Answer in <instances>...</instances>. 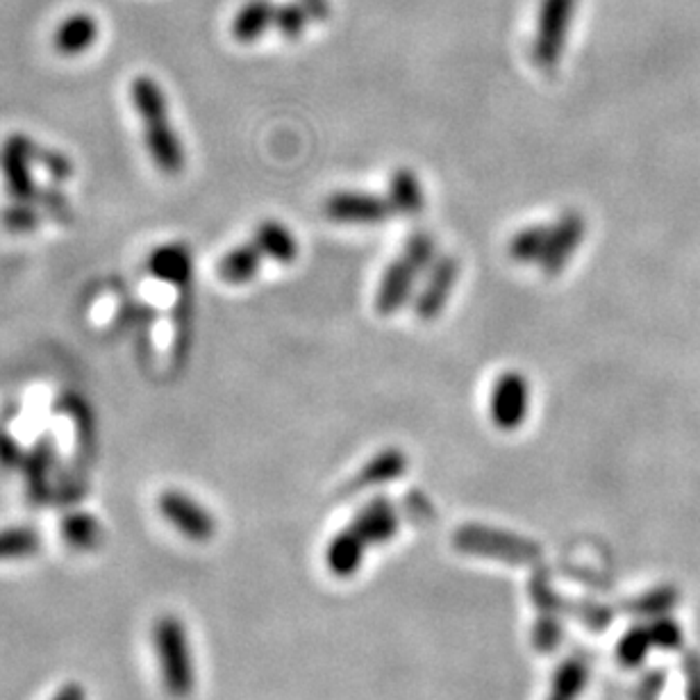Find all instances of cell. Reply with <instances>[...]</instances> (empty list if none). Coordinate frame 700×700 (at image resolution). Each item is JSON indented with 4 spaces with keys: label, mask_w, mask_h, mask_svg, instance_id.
I'll return each instance as SVG.
<instances>
[{
    "label": "cell",
    "mask_w": 700,
    "mask_h": 700,
    "mask_svg": "<svg viewBox=\"0 0 700 700\" xmlns=\"http://www.w3.org/2000/svg\"><path fill=\"white\" fill-rule=\"evenodd\" d=\"M130 98L143 123V137L150 158L166 175H178L185 168L183 141L166 118V96L160 83L150 75H139L130 83Z\"/></svg>",
    "instance_id": "cell-1"
},
{
    "label": "cell",
    "mask_w": 700,
    "mask_h": 700,
    "mask_svg": "<svg viewBox=\"0 0 700 700\" xmlns=\"http://www.w3.org/2000/svg\"><path fill=\"white\" fill-rule=\"evenodd\" d=\"M155 648L162 668V683L171 698H189L196 685L191 643L178 616H162L155 623Z\"/></svg>",
    "instance_id": "cell-2"
},
{
    "label": "cell",
    "mask_w": 700,
    "mask_h": 700,
    "mask_svg": "<svg viewBox=\"0 0 700 700\" xmlns=\"http://www.w3.org/2000/svg\"><path fill=\"white\" fill-rule=\"evenodd\" d=\"M453 546L460 553L508 564H537L543 558V550L537 541L478 523L462 525L460 530H455Z\"/></svg>",
    "instance_id": "cell-3"
},
{
    "label": "cell",
    "mask_w": 700,
    "mask_h": 700,
    "mask_svg": "<svg viewBox=\"0 0 700 700\" xmlns=\"http://www.w3.org/2000/svg\"><path fill=\"white\" fill-rule=\"evenodd\" d=\"M575 8L578 0H541L533 41V62L539 68L553 71L560 64Z\"/></svg>",
    "instance_id": "cell-4"
},
{
    "label": "cell",
    "mask_w": 700,
    "mask_h": 700,
    "mask_svg": "<svg viewBox=\"0 0 700 700\" xmlns=\"http://www.w3.org/2000/svg\"><path fill=\"white\" fill-rule=\"evenodd\" d=\"M530 410V383L518 371L498 375L489 393V416L498 430H518Z\"/></svg>",
    "instance_id": "cell-5"
},
{
    "label": "cell",
    "mask_w": 700,
    "mask_h": 700,
    "mask_svg": "<svg viewBox=\"0 0 700 700\" xmlns=\"http://www.w3.org/2000/svg\"><path fill=\"white\" fill-rule=\"evenodd\" d=\"M323 214L343 225H383L393 210L385 196L343 189L323 200Z\"/></svg>",
    "instance_id": "cell-6"
},
{
    "label": "cell",
    "mask_w": 700,
    "mask_h": 700,
    "mask_svg": "<svg viewBox=\"0 0 700 700\" xmlns=\"http://www.w3.org/2000/svg\"><path fill=\"white\" fill-rule=\"evenodd\" d=\"M585 235H587V221L575 210H566L550 223L548 243L543 250V258L539 260V266L548 278H555V275L564 271V266L573 260L575 250L580 248Z\"/></svg>",
    "instance_id": "cell-7"
},
{
    "label": "cell",
    "mask_w": 700,
    "mask_h": 700,
    "mask_svg": "<svg viewBox=\"0 0 700 700\" xmlns=\"http://www.w3.org/2000/svg\"><path fill=\"white\" fill-rule=\"evenodd\" d=\"M458 278L460 262L453 255H439L437 262L425 271V280L414 296V314L425 323L439 318L458 285Z\"/></svg>",
    "instance_id": "cell-8"
},
{
    "label": "cell",
    "mask_w": 700,
    "mask_h": 700,
    "mask_svg": "<svg viewBox=\"0 0 700 700\" xmlns=\"http://www.w3.org/2000/svg\"><path fill=\"white\" fill-rule=\"evenodd\" d=\"M160 512L191 541H208L216 533L214 516L183 491H164L160 498Z\"/></svg>",
    "instance_id": "cell-9"
},
{
    "label": "cell",
    "mask_w": 700,
    "mask_h": 700,
    "mask_svg": "<svg viewBox=\"0 0 700 700\" xmlns=\"http://www.w3.org/2000/svg\"><path fill=\"white\" fill-rule=\"evenodd\" d=\"M35 153V143L23 135H12L3 146L0 168H3L8 189L14 200H30L35 196V180L30 171Z\"/></svg>",
    "instance_id": "cell-10"
},
{
    "label": "cell",
    "mask_w": 700,
    "mask_h": 700,
    "mask_svg": "<svg viewBox=\"0 0 700 700\" xmlns=\"http://www.w3.org/2000/svg\"><path fill=\"white\" fill-rule=\"evenodd\" d=\"M416 275L418 271L403 258L387 264L378 285V293H375V310L383 316H393L396 312L403 310L414 296Z\"/></svg>",
    "instance_id": "cell-11"
},
{
    "label": "cell",
    "mask_w": 700,
    "mask_h": 700,
    "mask_svg": "<svg viewBox=\"0 0 700 700\" xmlns=\"http://www.w3.org/2000/svg\"><path fill=\"white\" fill-rule=\"evenodd\" d=\"M350 528H353L364 539V543L378 546V543H387L389 539L396 537V533L400 528V518L389 500L378 496V498L368 500V503L355 514L353 523H350Z\"/></svg>",
    "instance_id": "cell-12"
},
{
    "label": "cell",
    "mask_w": 700,
    "mask_h": 700,
    "mask_svg": "<svg viewBox=\"0 0 700 700\" xmlns=\"http://www.w3.org/2000/svg\"><path fill=\"white\" fill-rule=\"evenodd\" d=\"M100 25L96 16L89 12H75L60 21V25L53 33V46L60 55L73 58L87 53V50L98 41Z\"/></svg>",
    "instance_id": "cell-13"
},
{
    "label": "cell",
    "mask_w": 700,
    "mask_h": 700,
    "mask_svg": "<svg viewBox=\"0 0 700 700\" xmlns=\"http://www.w3.org/2000/svg\"><path fill=\"white\" fill-rule=\"evenodd\" d=\"M148 271H150V275H153V278H158L162 283L185 287L191 280L193 260L183 243H166L150 253Z\"/></svg>",
    "instance_id": "cell-14"
},
{
    "label": "cell",
    "mask_w": 700,
    "mask_h": 700,
    "mask_svg": "<svg viewBox=\"0 0 700 700\" xmlns=\"http://www.w3.org/2000/svg\"><path fill=\"white\" fill-rule=\"evenodd\" d=\"M410 466L408 455L400 448H385L380 453H375L355 475V480L350 483V489L360 491L368 487H378L398 480Z\"/></svg>",
    "instance_id": "cell-15"
},
{
    "label": "cell",
    "mask_w": 700,
    "mask_h": 700,
    "mask_svg": "<svg viewBox=\"0 0 700 700\" xmlns=\"http://www.w3.org/2000/svg\"><path fill=\"white\" fill-rule=\"evenodd\" d=\"M253 241L262 250V255L278 262V264H293L298 260V241L293 233L287 228L285 223L266 218L255 228Z\"/></svg>",
    "instance_id": "cell-16"
},
{
    "label": "cell",
    "mask_w": 700,
    "mask_h": 700,
    "mask_svg": "<svg viewBox=\"0 0 700 700\" xmlns=\"http://www.w3.org/2000/svg\"><path fill=\"white\" fill-rule=\"evenodd\" d=\"M364 539L350 525L333 537L328 550H325V562H328L330 573H335L337 578H348V575L358 573L364 558Z\"/></svg>",
    "instance_id": "cell-17"
},
{
    "label": "cell",
    "mask_w": 700,
    "mask_h": 700,
    "mask_svg": "<svg viewBox=\"0 0 700 700\" xmlns=\"http://www.w3.org/2000/svg\"><path fill=\"white\" fill-rule=\"evenodd\" d=\"M387 198L393 214L418 216L425 210V193L412 168H396L389 178Z\"/></svg>",
    "instance_id": "cell-18"
},
{
    "label": "cell",
    "mask_w": 700,
    "mask_h": 700,
    "mask_svg": "<svg viewBox=\"0 0 700 700\" xmlns=\"http://www.w3.org/2000/svg\"><path fill=\"white\" fill-rule=\"evenodd\" d=\"M262 260L264 255L255 241L241 243L218 260V266H216L218 278L228 285H246L250 280H255Z\"/></svg>",
    "instance_id": "cell-19"
},
{
    "label": "cell",
    "mask_w": 700,
    "mask_h": 700,
    "mask_svg": "<svg viewBox=\"0 0 700 700\" xmlns=\"http://www.w3.org/2000/svg\"><path fill=\"white\" fill-rule=\"evenodd\" d=\"M275 5L271 0H248L233 18V37L239 43H255L268 28H273Z\"/></svg>",
    "instance_id": "cell-20"
},
{
    "label": "cell",
    "mask_w": 700,
    "mask_h": 700,
    "mask_svg": "<svg viewBox=\"0 0 700 700\" xmlns=\"http://www.w3.org/2000/svg\"><path fill=\"white\" fill-rule=\"evenodd\" d=\"M589 678L587 660L583 655H573L560 664L555 671L553 691L548 700H578Z\"/></svg>",
    "instance_id": "cell-21"
},
{
    "label": "cell",
    "mask_w": 700,
    "mask_h": 700,
    "mask_svg": "<svg viewBox=\"0 0 700 700\" xmlns=\"http://www.w3.org/2000/svg\"><path fill=\"white\" fill-rule=\"evenodd\" d=\"M548 233L550 225H528V228L518 230L508 243V255L516 264H539L548 243Z\"/></svg>",
    "instance_id": "cell-22"
},
{
    "label": "cell",
    "mask_w": 700,
    "mask_h": 700,
    "mask_svg": "<svg viewBox=\"0 0 700 700\" xmlns=\"http://www.w3.org/2000/svg\"><path fill=\"white\" fill-rule=\"evenodd\" d=\"M678 598H680L678 589L671 585H660L655 589L646 591L643 596L630 600V603H625V610L637 618H658V616H666L675 605H678Z\"/></svg>",
    "instance_id": "cell-23"
},
{
    "label": "cell",
    "mask_w": 700,
    "mask_h": 700,
    "mask_svg": "<svg viewBox=\"0 0 700 700\" xmlns=\"http://www.w3.org/2000/svg\"><path fill=\"white\" fill-rule=\"evenodd\" d=\"M650 648H653V639H650L648 625H635L633 630H628L621 637L616 646L618 664L625 668H637L639 664H643Z\"/></svg>",
    "instance_id": "cell-24"
},
{
    "label": "cell",
    "mask_w": 700,
    "mask_h": 700,
    "mask_svg": "<svg viewBox=\"0 0 700 700\" xmlns=\"http://www.w3.org/2000/svg\"><path fill=\"white\" fill-rule=\"evenodd\" d=\"M400 258L408 260L410 266H414L418 273H425L439 258L435 237L425 230L412 233L403 243V255Z\"/></svg>",
    "instance_id": "cell-25"
},
{
    "label": "cell",
    "mask_w": 700,
    "mask_h": 700,
    "mask_svg": "<svg viewBox=\"0 0 700 700\" xmlns=\"http://www.w3.org/2000/svg\"><path fill=\"white\" fill-rule=\"evenodd\" d=\"M39 550V535L33 528L0 530V560H16L35 555Z\"/></svg>",
    "instance_id": "cell-26"
},
{
    "label": "cell",
    "mask_w": 700,
    "mask_h": 700,
    "mask_svg": "<svg viewBox=\"0 0 700 700\" xmlns=\"http://www.w3.org/2000/svg\"><path fill=\"white\" fill-rule=\"evenodd\" d=\"M62 533H64L66 541L73 548L87 550V548L96 546V541L100 539V525L89 514H71L64 521V530Z\"/></svg>",
    "instance_id": "cell-27"
},
{
    "label": "cell",
    "mask_w": 700,
    "mask_h": 700,
    "mask_svg": "<svg viewBox=\"0 0 700 700\" xmlns=\"http://www.w3.org/2000/svg\"><path fill=\"white\" fill-rule=\"evenodd\" d=\"M312 21L308 8L300 3H285L280 8H275V21H273V28H278L280 35H285L287 39H298L300 35L305 33L308 23Z\"/></svg>",
    "instance_id": "cell-28"
},
{
    "label": "cell",
    "mask_w": 700,
    "mask_h": 700,
    "mask_svg": "<svg viewBox=\"0 0 700 700\" xmlns=\"http://www.w3.org/2000/svg\"><path fill=\"white\" fill-rule=\"evenodd\" d=\"M530 596H533V603L539 610V614H564L566 612V600L560 598L558 591L550 587L546 571H537L530 578Z\"/></svg>",
    "instance_id": "cell-29"
},
{
    "label": "cell",
    "mask_w": 700,
    "mask_h": 700,
    "mask_svg": "<svg viewBox=\"0 0 700 700\" xmlns=\"http://www.w3.org/2000/svg\"><path fill=\"white\" fill-rule=\"evenodd\" d=\"M566 612L596 633L605 630L612 623V610L596 603V600H566Z\"/></svg>",
    "instance_id": "cell-30"
},
{
    "label": "cell",
    "mask_w": 700,
    "mask_h": 700,
    "mask_svg": "<svg viewBox=\"0 0 700 700\" xmlns=\"http://www.w3.org/2000/svg\"><path fill=\"white\" fill-rule=\"evenodd\" d=\"M562 641V614H539L533 628V646L539 653H553Z\"/></svg>",
    "instance_id": "cell-31"
},
{
    "label": "cell",
    "mask_w": 700,
    "mask_h": 700,
    "mask_svg": "<svg viewBox=\"0 0 700 700\" xmlns=\"http://www.w3.org/2000/svg\"><path fill=\"white\" fill-rule=\"evenodd\" d=\"M648 633H650V639H653V646L662 650H675L683 646V628L668 616L650 618Z\"/></svg>",
    "instance_id": "cell-32"
},
{
    "label": "cell",
    "mask_w": 700,
    "mask_h": 700,
    "mask_svg": "<svg viewBox=\"0 0 700 700\" xmlns=\"http://www.w3.org/2000/svg\"><path fill=\"white\" fill-rule=\"evenodd\" d=\"M3 223L14 233L33 230L37 225V212L28 205V200H16V205L8 208L3 214Z\"/></svg>",
    "instance_id": "cell-33"
},
{
    "label": "cell",
    "mask_w": 700,
    "mask_h": 700,
    "mask_svg": "<svg viewBox=\"0 0 700 700\" xmlns=\"http://www.w3.org/2000/svg\"><path fill=\"white\" fill-rule=\"evenodd\" d=\"M405 508H408L410 516H412L414 521H418V523L433 518V505L428 503V498L421 496L418 491H412V493H410V498L405 500Z\"/></svg>",
    "instance_id": "cell-34"
},
{
    "label": "cell",
    "mask_w": 700,
    "mask_h": 700,
    "mask_svg": "<svg viewBox=\"0 0 700 700\" xmlns=\"http://www.w3.org/2000/svg\"><path fill=\"white\" fill-rule=\"evenodd\" d=\"M685 675H687V700H700V660L689 655L685 660Z\"/></svg>",
    "instance_id": "cell-35"
},
{
    "label": "cell",
    "mask_w": 700,
    "mask_h": 700,
    "mask_svg": "<svg viewBox=\"0 0 700 700\" xmlns=\"http://www.w3.org/2000/svg\"><path fill=\"white\" fill-rule=\"evenodd\" d=\"M43 166L55 175V178H66V175H71V164L60 155V153H48V150H43Z\"/></svg>",
    "instance_id": "cell-36"
},
{
    "label": "cell",
    "mask_w": 700,
    "mask_h": 700,
    "mask_svg": "<svg viewBox=\"0 0 700 700\" xmlns=\"http://www.w3.org/2000/svg\"><path fill=\"white\" fill-rule=\"evenodd\" d=\"M300 3H303L312 16V21H323L325 16L330 14V3L328 0H300Z\"/></svg>",
    "instance_id": "cell-37"
},
{
    "label": "cell",
    "mask_w": 700,
    "mask_h": 700,
    "mask_svg": "<svg viewBox=\"0 0 700 700\" xmlns=\"http://www.w3.org/2000/svg\"><path fill=\"white\" fill-rule=\"evenodd\" d=\"M18 458V450L16 443L12 441V437H0V460L5 464H14Z\"/></svg>",
    "instance_id": "cell-38"
},
{
    "label": "cell",
    "mask_w": 700,
    "mask_h": 700,
    "mask_svg": "<svg viewBox=\"0 0 700 700\" xmlns=\"http://www.w3.org/2000/svg\"><path fill=\"white\" fill-rule=\"evenodd\" d=\"M53 700H87V693L80 685H66L55 693Z\"/></svg>",
    "instance_id": "cell-39"
}]
</instances>
